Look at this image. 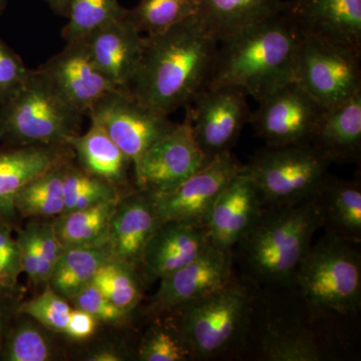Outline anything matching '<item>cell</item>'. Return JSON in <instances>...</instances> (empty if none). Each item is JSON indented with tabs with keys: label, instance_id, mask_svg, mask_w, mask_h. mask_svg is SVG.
Wrapping results in <instances>:
<instances>
[{
	"label": "cell",
	"instance_id": "6da1fadb",
	"mask_svg": "<svg viewBox=\"0 0 361 361\" xmlns=\"http://www.w3.org/2000/svg\"><path fill=\"white\" fill-rule=\"evenodd\" d=\"M219 42L197 16L144 37L139 66L126 92L169 116L187 106L212 78Z\"/></svg>",
	"mask_w": 361,
	"mask_h": 361
},
{
	"label": "cell",
	"instance_id": "7a4b0ae2",
	"mask_svg": "<svg viewBox=\"0 0 361 361\" xmlns=\"http://www.w3.org/2000/svg\"><path fill=\"white\" fill-rule=\"evenodd\" d=\"M302 35L281 8L221 40L207 87H237L256 101L294 82L297 47Z\"/></svg>",
	"mask_w": 361,
	"mask_h": 361
},
{
	"label": "cell",
	"instance_id": "3957f363",
	"mask_svg": "<svg viewBox=\"0 0 361 361\" xmlns=\"http://www.w3.org/2000/svg\"><path fill=\"white\" fill-rule=\"evenodd\" d=\"M320 227L317 196L292 205L264 207L236 245L240 261L252 279L260 283H294L298 266Z\"/></svg>",
	"mask_w": 361,
	"mask_h": 361
},
{
	"label": "cell",
	"instance_id": "277c9868",
	"mask_svg": "<svg viewBox=\"0 0 361 361\" xmlns=\"http://www.w3.org/2000/svg\"><path fill=\"white\" fill-rule=\"evenodd\" d=\"M84 116L39 68L32 70L25 82L0 104L1 140L11 146H70L71 140L80 134Z\"/></svg>",
	"mask_w": 361,
	"mask_h": 361
},
{
	"label": "cell",
	"instance_id": "5b68a950",
	"mask_svg": "<svg viewBox=\"0 0 361 361\" xmlns=\"http://www.w3.org/2000/svg\"><path fill=\"white\" fill-rule=\"evenodd\" d=\"M350 243L326 233L311 245L296 271L294 284L319 313L350 315L361 302V257Z\"/></svg>",
	"mask_w": 361,
	"mask_h": 361
},
{
	"label": "cell",
	"instance_id": "8992f818",
	"mask_svg": "<svg viewBox=\"0 0 361 361\" xmlns=\"http://www.w3.org/2000/svg\"><path fill=\"white\" fill-rule=\"evenodd\" d=\"M331 163L310 142L266 146L242 170L255 183L264 207L310 200L329 179Z\"/></svg>",
	"mask_w": 361,
	"mask_h": 361
},
{
	"label": "cell",
	"instance_id": "52a82bcc",
	"mask_svg": "<svg viewBox=\"0 0 361 361\" xmlns=\"http://www.w3.org/2000/svg\"><path fill=\"white\" fill-rule=\"evenodd\" d=\"M252 310L251 292L232 279L222 288L174 311L195 360H207L225 353L237 341L250 322Z\"/></svg>",
	"mask_w": 361,
	"mask_h": 361
},
{
	"label": "cell",
	"instance_id": "ba28073f",
	"mask_svg": "<svg viewBox=\"0 0 361 361\" xmlns=\"http://www.w3.org/2000/svg\"><path fill=\"white\" fill-rule=\"evenodd\" d=\"M361 51L316 37L297 47L294 82L323 108L348 101L361 92Z\"/></svg>",
	"mask_w": 361,
	"mask_h": 361
},
{
	"label": "cell",
	"instance_id": "9c48e42d",
	"mask_svg": "<svg viewBox=\"0 0 361 361\" xmlns=\"http://www.w3.org/2000/svg\"><path fill=\"white\" fill-rule=\"evenodd\" d=\"M246 96L237 87H206L186 106L185 122L189 123L197 144L209 160L229 153L250 121Z\"/></svg>",
	"mask_w": 361,
	"mask_h": 361
},
{
	"label": "cell",
	"instance_id": "30bf717a",
	"mask_svg": "<svg viewBox=\"0 0 361 361\" xmlns=\"http://www.w3.org/2000/svg\"><path fill=\"white\" fill-rule=\"evenodd\" d=\"M87 116L90 123L99 125L122 149L133 166L177 126L168 116L144 106L123 90L102 97Z\"/></svg>",
	"mask_w": 361,
	"mask_h": 361
},
{
	"label": "cell",
	"instance_id": "8fae6325",
	"mask_svg": "<svg viewBox=\"0 0 361 361\" xmlns=\"http://www.w3.org/2000/svg\"><path fill=\"white\" fill-rule=\"evenodd\" d=\"M251 125L267 146L310 142L323 108L295 82L283 85L258 101Z\"/></svg>",
	"mask_w": 361,
	"mask_h": 361
},
{
	"label": "cell",
	"instance_id": "7c38bea8",
	"mask_svg": "<svg viewBox=\"0 0 361 361\" xmlns=\"http://www.w3.org/2000/svg\"><path fill=\"white\" fill-rule=\"evenodd\" d=\"M208 161L197 144L189 123H177L133 166L135 185L155 195L167 193L200 170Z\"/></svg>",
	"mask_w": 361,
	"mask_h": 361
},
{
	"label": "cell",
	"instance_id": "4fadbf2b",
	"mask_svg": "<svg viewBox=\"0 0 361 361\" xmlns=\"http://www.w3.org/2000/svg\"><path fill=\"white\" fill-rule=\"evenodd\" d=\"M241 164L225 153L207 161L191 177L167 193L155 195L157 211L163 221L205 225L211 208L223 190L238 175Z\"/></svg>",
	"mask_w": 361,
	"mask_h": 361
},
{
	"label": "cell",
	"instance_id": "5bb4252c",
	"mask_svg": "<svg viewBox=\"0 0 361 361\" xmlns=\"http://www.w3.org/2000/svg\"><path fill=\"white\" fill-rule=\"evenodd\" d=\"M233 251L211 246L189 264L160 280L148 312L153 315L173 312L184 304L222 288L233 279Z\"/></svg>",
	"mask_w": 361,
	"mask_h": 361
},
{
	"label": "cell",
	"instance_id": "9a60e30c",
	"mask_svg": "<svg viewBox=\"0 0 361 361\" xmlns=\"http://www.w3.org/2000/svg\"><path fill=\"white\" fill-rule=\"evenodd\" d=\"M39 70L59 94L82 115L106 94L118 90L90 58L84 40L66 42V47Z\"/></svg>",
	"mask_w": 361,
	"mask_h": 361
},
{
	"label": "cell",
	"instance_id": "2e32d148",
	"mask_svg": "<svg viewBox=\"0 0 361 361\" xmlns=\"http://www.w3.org/2000/svg\"><path fill=\"white\" fill-rule=\"evenodd\" d=\"M161 222L155 195L139 188L123 192L109 226L106 245L111 260L137 269L145 248Z\"/></svg>",
	"mask_w": 361,
	"mask_h": 361
},
{
	"label": "cell",
	"instance_id": "e0dca14e",
	"mask_svg": "<svg viewBox=\"0 0 361 361\" xmlns=\"http://www.w3.org/2000/svg\"><path fill=\"white\" fill-rule=\"evenodd\" d=\"M263 208L255 183L241 169L223 190L207 217L205 226L211 246L218 250H234Z\"/></svg>",
	"mask_w": 361,
	"mask_h": 361
},
{
	"label": "cell",
	"instance_id": "ac0fdd59",
	"mask_svg": "<svg viewBox=\"0 0 361 361\" xmlns=\"http://www.w3.org/2000/svg\"><path fill=\"white\" fill-rule=\"evenodd\" d=\"M210 247L205 225L163 221L147 244L137 269L142 281H157L189 264Z\"/></svg>",
	"mask_w": 361,
	"mask_h": 361
},
{
	"label": "cell",
	"instance_id": "d6986e66",
	"mask_svg": "<svg viewBox=\"0 0 361 361\" xmlns=\"http://www.w3.org/2000/svg\"><path fill=\"white\" fill-rule=\"evenodd\" d=\"M283 9L302 37L361 51V0H283Z\"/></svg>",
	"mask_w": 361,
	"mask_h": 361
},
{
	"label": "cell",
	"instance_id": "ffe728a7",
	"mask_svg": "<svg viewBox=\"0 0 361 361\" xmlns=\"http://www.w3.org/2000/svg\"><path fill=\"white\" fill-rule=\"evenodd\" d=\"M75 159L68 145H26L0 151V220L13 225L14 200L33 180Z\"/></svg>",
	"mask_w": 361,
	"mask_h": 361
},
{
	"label": "cell",
	"instance_id": "44dd1931",
	"mask_svg": "<svg viewBox=\"0 0 361 361\" xmlns=\"http://www.w3.org/2000/svg\"><path fill=\"white\" fill-rule=\"evenodd\" d=\"M90 58L118 90H128L141 59L144 37L127 18L113 21L85 39Z\"/></svg>",
	"mask_w": 361,
	"mask_h": 361
},
{
	"label": "cell",
	"instance_id": "7402d4cb",
	"mask_svg": "<svg viewBox=\"0 0 361 361\" xmlns=\"http://www.w3.org/2000/svg\"><path fill=\"white\" fill-rule=\"evenodd\" d=\"M310 144L330 163L357 160L361 151V92L348 101L324 109Z\"/></svg>",
	"mask_w": 361,
	"mask_h": 361
},
{
	"label": "cell",
	"instance_id": "603a6c76",
	"mask_svg": "<svg viewBox=\"0 0 361 361\" xmlns=\"http://www.w3.org/2000/svg\"><path fill=\"white\" fill-rule=\"evenodd\" d=\"M317 202L327 233L350 243H360V180H339L329 175L317 195Z\"/></svg>",
	"mask_w": 361,
	"mask_h": 361
},
{
	"label": "cell",
	"instance_id": "cb8c5ba5",
	"mask_svg": "<svg viewBox=\"0 0 361 361\" xmlns=\"http://www.w3.org/2000/svg\"><path fill=\"white\" fill-rule=\"evenodd\" d=\"M70 146L78 166L121 189H128L132 161L99 125L90 123L89 130L73 137Z\"/></svg>",
	"mask_w": 361,
	"mask_h": 361
},
{
	"label": "cell",
	"instance_id": "d4e9b609",
	"mask_svg": "<svg viewBox=\"0 0 361 361\" xmlns=\"http://www.w3.org/2000/svg\"><path fill=\"white\" fill-rule=\"evenodd\" d=\"M283 0H198L197 18L218 42L279 11Z\"/></svg>",
	"mask_w": 361,
	"mask_h": 361
},
{
	"label": "cell",
	"instance_id": "484cf974",
	"mask_svg": "<svg viewBox=\"0 0 361 361\" xmlns=\"http://www.w3.org/2000/svg\"><path fill=\"white\" fill-rule=\"evenodd\" d=\"M118 200L70 211L54 218L52 224L63 249L104 245Z\"/></svg>",
	"mask_w": 361,
	"mask_h": 361
},
{
	"label": "cell",
	"instance_id": "4316f807",
	"mask_svg": "<svg viewBox=\"0 0 361 361\" xmlns=\"http://www.w3.org/2000/svg\"><path fill=\"white\" fill-rule=\"evenodd\" d=\"M110 260L106 244L66 249L54 266L47 285L68 301L90 284L99 268Z\"/></svg>",
	"mask_w": 361,
	"mask_h": 361
},
{
	"label": "cell",
	"instance_id": "83f0119b",
	"mask_svg": "<svg viewBox=\"0 0 361 361\" xmlns=\"http://www.w3.org/2000/svg\"><path fill=\"white\" fill-rule=\"evenodd\" d=\"M68 161L47 171L21 190L14 200L18 215L56 218L65 212L63 170Z\"/></svg>",
	"mask_w": 361,
	"mask_h": 361
},
{
	"label": "cell",
	"instance_id": "f1b7e54d",
	"mask_svg": "<svg viewBox=\"0 0 361 361\" xmlns=\"http://www.w3.org/2000/svg\"><path fill=\"white\" fill-rule=\"evenodd\" d=\"M123 193V190L121 188L75 164V159L66 164L63 170V213L116 201Z\"/></svg>",
	"mask_w": 361,
	"mask_h": 361
},
{
	"label": "cell",
	"instance_id": "f546056e",
	"mask_svg": "<svg viewBox=\"0 0 361 361\" xmlns=\"http://www.w3.org/2000/svg\"><path fill=\"white\" fill-rule=\"evenodd\" d=\"M198 13V0H140L127 9V18L141 33L157 35L170 30Z\"/></svg>",
	"mask_w": 361,
	"mask_h": 361
},
{
	"label": "cell",
	"instance_id": "4dcf8cb0",
	"mask_svg": "<svg viewBox=\"0 0 361 361\" xmlns=\"http://www.w3.org/2000/svg\"><path fill=\"white\" fill-rule=\"evenodd\" d=\"M126 13L127 8L121 6L118 0H71L66 16L68 21L61 35L66 42L87 39Z\"/></svg>",
	"mask_w": 361,
	"mask_h": 361
},
{
	"label": "cell",
	"instance_id": "1f68e13d",
	"mask_svg": "<svg viewBox=\"0 0 361 361\" xmlns=\"http://www.w3.org/2000/svg\"><path fill=\"white\" fill-rule=\"evenodd\" d=\"M118 308L130 313L137 307L142 296V279L137 268L120 261L104 263L92 282Z\"/></svg>",
	"mask_w": 361,
	"mask_h": 361
},
{
	"label": "cell",
	"instance_id": "d6a6232c",
	"mask_svg": "<svg viewBox=\"0 0 361 361\" xmlns=\"http://www.w3.org/2000/svg\"><path fill=\"white\" fill-rule=\"evenodd\" d=\"M52 353L51 342L39 327L30 320L16 317L2 344L0 360L49 361L52 360Z\"/></svg>",
	"mask_w": 361,
	"mask_h": 361
},
{
	"label": "cell",
	"instance_id": "836d02e7",
	"mask_svg": "<svg viewBox=\"0 0 361 361\" xmlns=\"http://www.w3.org/2000/svg\"><path fill=\"white\" fill-rule=\"evenodd\" d=\"M141 361H188L195 360L193 351L177 322L155 323L142 337L137 350Z\"/></svg>",
	"mask_w": 361,
	"mask_h": 361
},
{
	"label": "cell",
	"instance_id": "e575fe53",
	"mask_svg": "<svg viewBox=\"0 0 361 361\" xmlns=\"http://www.w3.org/2000/svg\"><path fill=\"white\" fill-rule=\"evenodd\" d=\"M70 302L47 285L42 293L30 300L20 302L18 313L35 320L44 329L63 334L70 318Z\"/></svg>",
	"mask_w": 361,
	"mask_h": 361
},
{
	"label": "cell",
	"instance_id": "d590c367",
	"mask_svg": "<svg viewBox=\"0 0 361 361\" xmlns=\"http://www.w3.org/2000/svg\"><path fill=\"white\" fill-rule=\"evenodd\" d=\"M264 339L265 357L273 361H317L322 360L320 349L312 339L293 331L268 332Z\"/></svg>",
	"mask_w": 361,
	"mask_h": 361
},
{
	"label": "cell",
	"instance_id": "8d00e7d4",
	"mask_svg": "<svg viewBox=\"0 0 361 361\" xmlns=\"http://www.w3.org/2000/svg\"><path fill=\"white\" fill-rule=\"evenodd\" d=\"M68 302L73 304L75 308L90 313L97 322H122L129 316V313L109 300L92 283L80 289L75 296L71 297Z\"/></svg>",
	"mask_w": 361,
	"mask_h": 361
},
{
	"label": "cell",
	"instance_id": "74e56055",
	"mask_svg": "<svg viewBox=\"0 0 361 361\" xmlns=\"http://www.w3.org/2000/svg\"><path fill=\"white\" fill-rule=\"evenodd\" d=\"M23 272L20 248L13 236V227L0 220V286L16 288Z\"/></svg>",
	"mask_w": 361,
	"mask_h": 361
},
{
	"label": "cell",
	"instance_id": "f35d334b",
	"mask_svg": "<svg viewBox=\"0 0 361 361\" xmlns=\"http://www.w3.org/2000/svg\"><path fill=\"white\" fill-rule=\"evenodd\" d=\"M30 71L20 56L0 39V104L25 82Z\"/></svg>",
	"mask_w": 361,
	"mask_h": 361
},
{
	"label": "cell",
	"instance_id": "ab89813d",
	"mask_svg": "<svg viewBox=\"0 0 361 361\" xmlns=\"http://www.w3.org/2000/svg\"><path fill=\"white\" fill-rule=\"evenodd\" d=\"M18 243L21 252L23 270L35 286L42 284V259L35 224L26 226L18 234Z\"/></svg>",
	"mask_w": 361,
	"mask_h": 361
},
{
	"label": "cell",
	"instance_id": "60d3db41",
	"mask_svg": "<svg viewBox=\"0 0 361 361\" xmlns=\"http://www.w3.org/2000/svg\"><path fill=\"white\" fill-rule=\"evenodd\" d=\"M35 228L42 259V282L47 285L54 266L65 249L56 236L52 222L42 224L35 223Z\"/></svg>",
	"mask_w": 361,
	"mask_h": 361
},
{
	"label": "cell",
	"instance_id": "b9f144b4",
	"mask_svg": "<svg viewBox=\"0 0 361 361\" xmlns=\"http://www.w3.org/2000/svg\"><path fill=\"white\" fill-rule=\"evenodd\" d=\"M20 304L18 289L0 286V351L7 332L18 317Z\"/></svg>",
	"mask_w": 361,
	"mask_h": 361
},
{
	"label": "cell",
	"instance_id": "7bdbcfd3",
	"mask_svg": "<svg viewBox=\"0 0 361 361\" xmlns=\"http://www.w3.org/2000/svg\"><path fill=\"white\" fill-rule=\"evenodd\" d=\"M97 323L96 318L90 313L73 307L63 334L75 341H85L94 334Z\"/></svg>",
	"mask_w": 361,
	"mask_h": 361
},
{
	"label": "cell",
	"instance_id": "ee69618b",
	"mask_svg": "<svg viewBox=\"0 0 361 361\" xmlns=\"http://www.w3.org/2000/svg\"><path fill=\"white\" fill-rule=\"evenodd\" d=\"M123 360L122 355H118L113 349H101L87 358V360L90 361H121Z\"/></svg>",
	"mask_w": 361,
	"mask_h": 361
},
{
	"label": "cell",
	"instance_id": "f6af8a7d",
	"mask_svg": "<svg viewBox=\"0 0 361 361\" xmlns=\"http://www.w3.org/2000/svg\"><path fill=\"white\" fill-rule=\"evenodd\" d=\"M49 4L52 11L61 16H68V8H70L71 0H44Z\"/></svg>",
	"mask_w": 361,
	"mask_h": 361
},
{
	"label": "cell",
	"instance_id": "bcb514c9",
	"mask_svg": "<svg viewBox=\"0 0 361 361\" xmlns=\"http://www.w3.org/2000/svg\"><path fill=\"white\" fill-rule=\"evenodd\" d=\"M7 6V0H0V16L4 13Z\"/></svg>",
	"mask_w": 361,
	"mask_h": 361
},
{
	"label": "cell",
	"instance_id": "7dc6e473",
	"mask_svg": "<svg viewBox=\"0 0 361 361\" xmlns=\"http://www.w3.org/2000/svg\"><path fill=\"white\" fill-rule=\"evenodd\" d=\"M1 137H2L1 128H0V140H1Z\"/></svg>",
	"mask_w": 361,
	"mask_h": 361
}]
</instances>
